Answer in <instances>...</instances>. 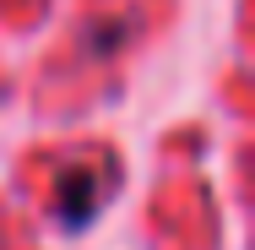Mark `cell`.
Instances as JSON below:
<instances>
[{"instance_id": "6da1fadb", "label": "cell", "mask_w": 255, "mask_h": 250, "mask_svg": "<svg viewBox=\"0 0 255 250\" xmlns=\"http://www.w3.org/2000/svg\"><path fill=\"white\" fill-rule=\"evenodd\" d=\"M103 191H109V180L87 185V163H82V169H65V174H60V185H54V207H60V218L76 229V223L93 218V207L103 201Z\"/></svg>"}]
</instances>
